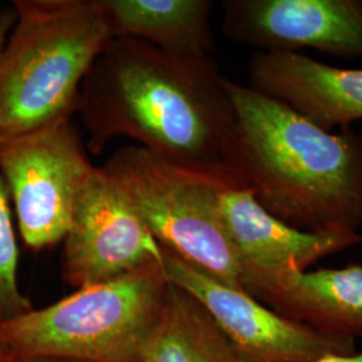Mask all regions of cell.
Here are the masks:
<instances>
[{
  "label": "cell",
  "instance_id": "ffe728a7",
  "mask_svg": "<svg viewBox=\"0 0 362 362\" xmlns=\"http://www.w3.org/2000/svg\"><path fill=\"white\" fill-rule=\"evenodd\" d=\"M1 8H3V6H1V4H0V10H1Z\"/></svg>",
  "mask_w": 362,
  "mask_h": 362
},
{
  "label": "cell",
  "instance_id": "8992f818",
  "mask_svg": "<svg viewBox=\"0 0 362 362\" xmlns=\"http://www.w3.org/2000/svg\"><path fill=\"white\" fill-rule=\"evenodd\" d=\"M93 169L71 117L0 141V176L28 248L40 251L64 242Z\"/></svg>",
  "mask_w": 362,
  "mask_h": 362
},
{
  "label": "cell",
  "instance_id": "5bb4252c",
  "mask_svg": "<svg viewBox=\"0 0 362 362\" xmlns=\"http://www.w3.org/2000/svg\"><path fill=\"white\" fill-rule=\"evenodd\" d=\"M141 362H240L206 309L169 282L164 309Z\"/></svg>",
  "mask_w": 362,
  "mask_h": 362
},
{
  "label": "cell",
  "instance_id": "52a82bcc",
  "mask_svg": "<svg viewBox=\"0 0 362 362\" xmlns=\"http://www.w3.org/2000/svg\"><path fill=\"white\" fill-rule=\"evenodd\" d=\"M164 270L172 285L206 309L242 362H310L356 351L354 339L329 336L287 318L167 251Z\"/></svg>",
  "mask_w": 362,
  "mask_h": 362
},
{
  "label": "cell",
  "instance_id": "9a60e30c",
  "mask_svg": "<svg viewBox=\"0 0 362 362\" xmlns=\"http://www.w3.org/2000/svg\"><path fill=\"white\" fill-rule=\"evenodd\" d=\"M19 247L13 226V208L0 176V321H7L33 310L18 279Z\"/></svg>",
  "mask_w": 362,
  "mask_h": 362
},
{
  "label": "cell",
  "instance_id": "6da1fadb",
  "mask_svg": "<svg viewBox=\"0 0 362 362\" xmlns=\"http://www.w3.org/2000/svg\"><path fill=\"white\" fill-rule=\"evenodd\" d=\"M214 58H177L137 39H112L82 82L77 112L88 148L116 139L184 168L247 185L236 168L235 115Z\"/></svg>",
  "mask_w": 362,
  "mask_h": 362
},
{
  "label": "cell",
  "instance_id": "9c48e42d",
  "mask_svg": "<svg viewBox=\"0 0 362 362\" xmlns=\"http://www.w3.org/2000/svg\"><path fill=\"white\" fill-rule=\"evenodd\" d=\"M220 214L239 264L242 288L257 299L293 272L362 243V233H308L276 219L246 185L220 194Z\"/></svg>",
  "mask_w": 362,
  "mask_h": 362
},
{
  "label": "cell",
  "instance_id": "e0dca14e",
  "mask_svg": "<svg viewBox=\"0 0 362 362\" xmlns=\"http://www.w3.org/2000/svg\"><path fill=\"white\" fill-rule=\"evenodd\" d=\"M310 362H362V350H360V351L356 350V351L349 353V354H333V356H326L324 358H320V360Z\"/></svg>",
  "mask_w": 362,
  "mask_h": 362
},
{
  "label": "cell",
  "instance_id": "30bf717a",
  "mask_svg": "<svg viewBox=\"0 0 362 362\" xmlns=\"http://www.w3.org/2000/svg\"><path fill=\"white\" fill-rule=\"evenodd\" d=\"M223 33L259 52L362 57V0H224Z\"/></svg>",
  "mask_w": 362,
  "mask_h": 362
},
{
  "label": "cell",
  "instance_id": "d6986e66",
  "mask_svg": "<svg viewBox=\"0 0 362 362\" xmlns=\"http://www.w3.org/2000/svg\"><path fill=\"white\" fill-rule=\"evenodd\" d=\"M0 362H11L10 361V358L7 357V354L4 353V350L0 348Z\"/></svg>",
  "mask_w": 362,
  "mask_h": 362
},
{
  "label": "cell",
  "instance_id": "8fae6325",
  "mask_svg": "<svg viewBox=\"0 0 362 362\" xmlns=\"http://www.w3.org/2000/svg\"><path fill=\"white\" fill-rule=\"evenodd\" d=\"M247 86L329 132L362 119V69L326 65L302 52H258L248 64Z\"/></svg>",
  "mask_w": 362,
  "mask_h": 362
},
{
  "label": "cell",
  "instance_id": "277c9868",
  "mask_svg": "<svg viewBox=\"0 0 362 362\" xmlns=\"http://www.w3.org/2000/svg\"><path fill=\"white\" fill-rule=\"evenodd\" d=\"M168 288L164 263L78 288L49 306L0 321V348L11 362H141Z\"/></svg>",
  "mask_w": 362,
  "mask_h": 362
},
{
  "label": "cell",
  "instance_id": "ac0fdd59",
  "mask_svg": "<svg viewBox=\"0 0 362 362\" xmlns=\"http://www.w3.org/2000/svg\"><path fill=\"white\" fill-rule=\"evenodd\" d=\"M13 362H86L78 361V360H70V358H55V357H39V358H27V360H19Z\"/></svg>",
  "mask_w": 362,
  "mask_h": 362
},
{
  "label": "cell",
  "instance_id": "4fadbf2b",
  "mask_svg": "<svg viewBox=\"0 0 362 362\" xmlns=\"http://www.w3.org/2000/svg\"><path fill=\"white\" fill-rule=\"evenodd\" d=\"M112 39L145 42L177 58L214 52L209 0H98Z\"/></svg>",
  "mask_w": 362,
  "mask_h": 362
},
{
  "label": "cell",
  "instance_id": "3957f363",
  "mask_svg": "<svg viewBox=\"0 0 362 362\" xmlns=\"http://www.w3.org/2000/svg\"><path fill=\"white\" fill-rule=\"evenodd\" d=\"M0 52V141L77 112L82 82L112 40L98 0H15Z\"/></svg>",
  "mask_w": 362,
  "mask_h": 362
},
{
  "label": "cell",
  "instance_id": "7c38bea8",
  "mask_svg": "<svg viewBox=\"0 0 362 362\" xmlns=\"http://www.w3.org/2000/svg\"><path fill=\"white\" fill-rule=\"evenodd\" d=\"M259 300L325 334L362 337L361 263L293 272Z\"/></svg>",
  "mask_w": 362,
  "mask_h": 362
},
{
  "label": "cell",
  "instance_id": "5b68a950",
  "mask_svg": "<svg viewBox=\"0 0 362 362\" xmlns=\"http://www.w3.org/2000/svg\"><path fill=\"white\" fill-rule=\"evenodd\" d=\"M101 168L116 181L164 251L243 290L220 214L221 191L240 184L184 168L137 145L119 148Z\"/></svg>",
  "mask_w": 362,
  "mask_h": 362
},
{
  "label": "cell",
  "instance_id": "7a4b0ae2",
  "mask_svg": "<svg viewBox=\"0 0 362 362\" xmlns=\"http://www.w3.org/2000/svg\"><path fill=\"white\" fill-rule=\"evenodd\" d=\"M236 168L259 204L308 233L362 227V134L332 133L288 105L228 78Z\"/></svg>",
  "mask_w": 362,
  "mask_h": 362
},
{
  "label": "cell",
  "instance_id": "ba28073f",
  "mask_svg": "<svg viewBox=\"0 0 362 362\" xmlns=\"http://www.w3.org/2000/svg\"><path fill=\"white\" fill-rule=\"evenodd\" d=\"M155 263H164V250L116 181L94 167L78 194L64 239L66 282L78 290Z\"/></svg>",
  "mask_w": 362,
  "mask_h": 362
},
{
  "label": "cell",
  "instance_id": "2e32d148",
  "mask_svg": "<svg viewBox=\"0 0 362 362\" xmlns=\"http://www.w3.org/2000/svg\"><path fill=\"white\" fill-rule=\"evenodd\" d=\"M16 21V13L13 6H3L0 10V52L3 50L7 38L13 30V23Z\"/></svg>",
  "mask_w": 362,
  "mask_h": 362
}]
</instances>
